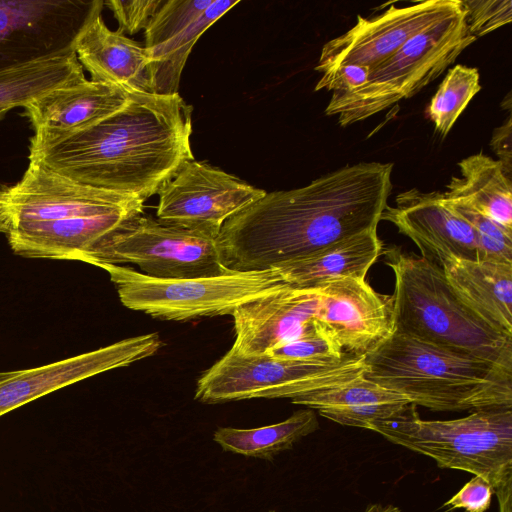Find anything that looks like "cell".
I'll list each match as a JSON object with an SVG mask.
<instances>
[{
  "instance_id": "obj_1",
  "label": "cell",
  "mask_w": 512,
  "mask_h": 512,
  "mask_svg": "<svg viewBox=\"0 0 512 512\" xmlns=\"http://www.w3.org/2000/svg\"><path fill=\"white\" fill-rule=\"evenodd\" d=\"M392 163L347 165L308 185L266 192L217 237L224 264L259 271L377 229L392 190Z\"/></svg>"
},
{
  "instance_id": "obj_2",
  "label": "cell",
  "mask_w": 512,
  "mask_h": 512,
  "mask_svg": "<svg viewBox=\"0 0 512 512\" xmlns=\"http://www.w3.org/2000/svg\"><path fill=\"white\" fill-rule=\"evenodd\" d=\"M193 107L178 94H131L119 111L82 131L29 143L28 160L79 183L144 202L188 161Z\"/></svg>"
},
{
  "instance_id": "obj_3",
  "label": "cell",
  "mask_w": 512,
  "mask_h": 512,
  "mask_svg": "<svg viewBox=\"0 0 512 512\" xmlns=\"http://www.w3.org/2000/svg\"><path fill=\"white\" fill-rule=\"evenodd\" d=\"M363 376L432 411L512 409V367L392 332Z\"/></svg>"
},
{
  "instance_id": "obj_4",
  "label": "cell",
  "mask_w": 512,
  "mask_h": 512,
  "mask_svg": "<svg viewBox=\"0 0 512 512\" xmlns=\"http://www.w3.org/2000/svg\"><path fill=\"white\" fill-rule=\"evenodd\" d=\"M382 254L395 277L393 332L512 367V337L465 306L438 263L399 246Z\"/></svg>"
},
{
  "instance_id": "obj_5",
  "label": "cell",
  "mask_w": 512,
  "mask_h": 512,
  "mask_svg": "<svg viewBox=\"0 0 512 512\" xmlns=\"http://www.w3.org/2000/svg\"><path fill=\"white\" fill-rule=\"evenodd\" d=\"M409 403L369 430L389 442L434 459L440 468L482 477L499 512H512V409L477 410L452 420H423Z\"/></svg>"
},
{
  "instance_id": "obj_6",
  "label": "cell",
  "mask_w": 512,
  "mask_h": 512,
  "mask_svg": "<svg viewBox=\"0 0 512 512\" xmlns=\"http://www.w3.org/2000/svg\"><path fill=\"white\" fill-rule=\"evenodd\" d=\"M476 38L461 7L411 37L388 59L371 69L367 82L350 93H334L326 115H338L345 127L410 98L440 76Z\"/></svg>"
},
{
  "instance_id": "obj_7",
  "label": "cell",
  "mask_w": 512,
  "mask_h": 512,
  "mask_svg": "<svg viewBox=\"0 0 512 512\" xmlns=\"http://www.w3.org/2000/svg\"><path fill=\"white\" fill-rule=\"evenodd\" d=\"M99 268L109 274L126 308L170 321L232 316L241 305L286 287L275 268L180 279L150 277L121 265Z\"/></svg>"
},
{
  "instance_id": "obj_8",
  "label": "cell",
  "mask_w": 512,
  "mask_h": 512,
  "mask_svg": "<svg viewBox=\"0 0 512 512\" xmlns=\"http://www.w3.org/2000/svg\"><path fill=\"white\" fill-rule=\"evenodd\" d=\"M365 355L332 363L242 355L231 348L198 379L195 399L208 404L255 398L293 399L362 376Z\"/></svg>"
},
{
  "instance_id": "obj_9",
  "label": "cell",
  "mask_w": 512,
  "mask_h": 512,
  "mask_svg": "<svg viewBox=\"0 0 512 512\" xmlns=\"http://www.w3.org/2000/svg\"><path fill=\"white\" fill-rule=\"evenodd\" d=\"M134 264L143 274L161 279L208 277L226 268L217 238L171 225L143 214L107 237L90 263Z\"/></svg>"
},
{
  "instance_id": "obj_10",
  "label": "cell",
  "mask_w": 512,
  "mask_h": 512,
  "mask_svg": "<svg viewBox=\"0 0 512 512\" xmlns=\"http://www.w3.org/2000/svg\"><path fill=\"white\" fill-rule=\"evenodd\" d=\"M143 210L144 201L134 195L79 183L36 161H29L19 181L0 185L3 235L25 223Z\"/></svg>"
},
{
  "instance_id": "obj_11",
  "label": "cell",
  "mask_w": 512,
  "mask_h": 512,
  "mask_svg": "<svg viewBox=\"0 0 512 512\" xmlns=\"http://www.w3.org/2000/svg\"><path fill=\"white\" fill-rule=\"evenodd\" d=\"M103 0H0V70L74 52Z\"/></svg>"
},
{
  "instance_id": "obj_12",
  "label": "cell",
  "mask_w": 512,
  "mask_h": 512,
  "mask_svg": "<svg viewBox=\"0 0 512 512\" xmlns=\"http://www.w3.org/2000/svg\"><path fill=\"white\" fill-rule=\"evenodd\" d=\"M266 194L206 162H186L159 191L157 219L217 238L224 223Z\"/></svg>"
},
{
  "instance_id": "obj_13",
  "label": "cell",
  "mask_w": 512,
  "mask_h": 512,
  "mask_svg": "<svg viewBox=\"0 0 512 512\" xmlns=\"http://www.w3.org/2000/svg\"><path fill=\"white\" fill-rule=\"evenodd\" d=\"M460 7V0H427L405 7L392 5L371 18L358 15L351 29L323 45L315 70L323 74L343 65L372 69Z\"/></svg>"
},
{
  "instance_id": "obj_14",
  "label": "cell",
  "mask_w": 512,
  "mask_h": 512,
  "mask_svg": "<svg viewBox=\"0 0 512 512\" xmlns=\"http://www.w3.org/2000/svg\"><path fill=\"white\" fill-rule=\"evenodd\" d=\"M162 346L158 333H148L34 368L1 371L0 417L76 382L148 358Z\"/></svg>"
},
{
  "instance_id": "obj_15",
  "label": "cell",
  "mask_w": 512,
  "mask_h": 512,
  "mask_svg": "<svg viewBox=\"0 0 512 512\" xmlns=\"http://www.w3.org/2000/svg\"><path fill=\"white\" fill-rule=\"evenodd\" d=\"M238 0H165L144 30L151 93L178 94L188 56L199 37Z\"/></svg>"
},
{
  "instance_id": "obj_16",
  "label": "cell",
  "mask_w": 512,
  "mask_h": 512,
  "mask_svg": "<svg viewBox=\"0 0 512 512\" xmlns=\"http://www.w3.org/2000/svg\"><path fill=\"white\" fill-rule=\"evenodd\" d=\"M322 290L323 286L285 287L241 305L232 314L235 340L231 349L242 355H261L300 338L323 335L318 323Z\"/></svg>"
},
{
  "instance_id": "obj_17",
  "label": "cell",
  "mask_w": 512,
  "mask_h": 512,
  "mask_svg": "<svg viewBox=\"0 0 512 512\" xmlns=\"http://www.w3.org/2000/svg\"><path fill=\"white\" fill-rule=\"evenodd\" d=\"M318 323L344 354L366 355L393 332V297L365 278L333 280L323 286Z\"/></svg>"
},
{
  "instance_id": "obj_18",
  "label": "cell",
  "mask_w": 512,
  "mask_h": 512,
  "mask_svg": "<svg viewBox=\"0 0 512 512\" xmlns=\"http://www.w3.org/2000/svg\"><path fill=\"white\" fill-rule=\"evenodd\" d=\"M394 224L410 238L421 256L440 265L447 258L479 260L474 229L448 204L443 193L416 188L398 194L381 219Z\"/></svg>"
},
{
  "instance_id": "obj_19",
  "label": "cell",
  "mask_w": 512,
  "mask_h": 512,
  "mask_svg": "<svg viewBox=\"0 0 512 512\" xmlns=\"http://www.w3.org/2000/svg\"><path fill=\"white\" fill-rule=\"evenodd\" d=\"M130 97L117 86L87 79L54 89L24 107L34 130L29 143L89 128L123 108Z\"/></svg>"
},
{
  "instance_id": "obj_20",
  "label": "cell",
  "mask_w": 512,
  "mask_h": 512,
  "mask_svg": "<svg viewBox=\"0 0 512 512\" xmlns=\"http://www.w3.org/2000/svg\"><path fill=\"white\" fill-rule=\"evenodd\" d=\"M141 214L127 211L25 223L11 229L4 236L12 252L24 258L90 263L94 251L107 237Z\"/></svg>"
},
{
  "instance_id": "obj_21",
  "label": "cell",
  "mask_w": 512,
  "mask_h": 512,
  "mask_svg": "<svg viewBox=\"0 0 512 512\" xmlns=\"http://www.w3.org/2000/svg\"><path fill=\"white\" fill-rule=\"evenodd\" d=\"M75 55L92 81L117 86L129 94L151 93L144 46L110 30L101 13L85 26L74 44Z\"/></svg>"
},
{
  "instance_id": "obj_22",
  "label": "cell",
  "mask_w": 512,
  "mask_h": 512,
  "mask_svg": "<svg viewBox=\"0 0 512 512\" xmlns=\"http://www.w3.org/2000/svg\"><path fill=\"white\" fill-rule=\"evenodd\" d=\"M440 266L465 306L512 337V263L447 258Z\"/></svg>"
},
{
  "instance_id": "obj_23",
  "label": "cell",
  "mask_w": 512,
  "mask_h": 512,
  "mask_svg": "<svg viewBox=\"0 0 512 512\" xmlns=\"http://www.w3.org/2000/svg\"><path fill=\"white\" fill-rule=\"evenodd\" d=\"M382 252L383 243L375 229L272 268L277 270L286 287L314 289L345 277L366 278Z\"/></svg>"
},
{
  "instance_id": "obj_24",
  "label": "cell",
  "mask_w": 512,
  "mask_h": 512,
  "mask_svg": "<svg viewBox=\"0 0 512 512\" xmlns=\"http://www.w3.org/2000/svg\"><path fill=\"white\" fill-rule=\"evenodd\" d=\"M293 404L317 410L321 416L340 425L369 429L410 403L402 395L381 387L363 375L331 388L291 399Z\"/></svg>"
},
{
  "instance_id": "obj_25",
  "label": "cell",
  "mask_w": 512,
  "mask_h": 512,
  "mask_svg": "<svg viewBox=\"0 0 512 512\" xmlns=\"http://www.w3.org/2000/svg\"><path fill=\"white\" fill-rule=\"evenodd\" d=\"M444 196L464 204L512 232V181L498 160L477 153L462 159Z\"/></svg>"
},
{
  "instance_id": "obj_26",
  "label": "cell",
  "mask_w": 512,
  "mask_h": 512,
  "mask_svg": "<svg viewBox=\"0 0 512 512\" xmlns=\"http://www.w3.org/2000/svg\"><path fill=\"white\" fill-rule=\"evenodd\" d=\"M84 79L75 52L0 70V109L24 108L54 89Z\"/></svg>"
},
{
  "instance_id": "obj_27",
  "label": "cell",
  "mask_w": 512,
  "mask_h": 512,
  "mask_svg": "<svg viewBox=\"0 0 512 512\" xmlns=\"http://www.w3.org/2000/svg\"><path fill=\"white\" fill-rule=\"evenodd\" d=\"M319 428L315 412L308 409L295 411L286 420L252 429L220 427L213 440L223 450L247 457L271 459L291 449L296 442Z\"/></svg>"
},
{
  "instance_id": "obj_28",
  "label": "cell",
  "mask_w": 512,
  "mask_h": 512,
  "mask_svg": "<svg viewBox=\"0 0 512 512\" xmlns=\"http://www.w3.org/2000/svg\"><path fill=\"white\" fill-rule=\"evenodd\" d=\"M479 72L461 64L449 69L427 106L435 130L445 137L472 98L481 90Z\"/></svg>"
},
{
  "instance_id": "obj_29",
  "label": "cell",
  "mask_w": 512,
  "mask_h": 512,
  "mask_svg": "<svg viewBox=\"0 0 512 512\" xmlns=\"http://www.w3.org/2000/svg\"><path fill=\"white\" fill-rule=\"evenodd\" d=\"M446 200L450 207L474 229L479 260L512 263V232L464 204L447 198Z\"/></svg>"
},
{
  "instance_id": "obj_30",
  "label": "cell",
  "mask_w": 512,
  "mask_h": 512,
  "mask_svg": "<svg viewBox=\"0 0 512 512\" xmlns=\"http://www.w3.org/2000/svg\"><path fill=\"white\" fill-rule=\"evenodd\" d=\"M468 31L476 39L512 21L511 0H460Z\"/></svg>"
},
{
  "instance_id": "obj_31",
  "label": "cell",
  "mask_w": 512,
  "mask_h": 512,
  "mask_svg": "<svg viewBox=\"0 0 512 512\" xmlns=\"http://www.w3.org/2000/svg\"><path fill=\"white\" fill-rule=\"evenodd\" d=\"M267 355L285 360H304L332 363L345 355L341 347L325 335L300 338L270 349Z\"/></svg>"
},
{
  "instance_id": "obj_32",
  "label": "cell",
  "mask_w": 512,
  "mask_h": 512,
  "mask_svg": "<svg viewBox=\"0 0 512 512\" xmlns=\"http://www.w3.org/2000/svg\"><path fill=\"white\" fill-rule=\"evenodd\" d=\"M165 0H108L104 1L118 22L117 31L136 34L145 30Z\"/></svg>"
},
{
  "instance_id": "obj_33",
  "label": "cell",
  "mask_w": 512,
  "mask_h": 512,
  "mask_svg": "<svg viewBox=\"0 0 512 512\" xmlns=\"http://www.w3.org/2000/svg\"><path fill=\"white\" fill-rule=\"evenodd\" d=\"M371 69L361 65H343L323 73L315 91L326 89L334 93H350L362 87L368 80Z\"/></svg>"
},
{
  "instance_id": "obj_34",
  "label": "cell",
  "mask_w": 512,
  "mask_h": 512,
  "mask_svg": "<svg viewBox=\"0 0 512 512\" xmlns=\"http://www.w3.org/2000/svg\"><path fill=\"white\" fill-rule=\"evenodd\" d=\"M494 494L492 486L482 477L473 476L444 506L463 508L466 512H485Z\"/></svg>"
},
{
  "instance_id": "obj_35",
  "label": "cell",
  "mask_w": 512,
  "mask_h": 512,
  "mask_svg": "<svg viewBox=\"0 0 512 512\" xmlns=\"http://www.w3.org/2000/svg\"><path fill=\"white\" fill-rule=\"evenodd\" d=\"M511 131V117L508 116L506 122L494 130L491 139V147L509 178H511L512 168Z\"/></svg>"
},
{
  "instance_id": "obj_36",
  "label": "cell",
  "mask_w": 512,
  "mask_h": 512,
  "mask_svg": "<svg viewBox=\"0 0 512 512\" xmlns=\"http://www.w3.org/2000/svg\"><path fill=\"white\" fill-rule=\"evenodd\" d=\"M363 512H401V510L393 504L370 503Z\"/></svg>"
},
{
  "instance_id": "obj_37",
  "label": "cell",
  "mask_w": 512,
  "mask_h": 512,
  "mask_svg": "<svg viewBox=\"0 0 512 512\" xmlns=\"http://www.w3.org/2000/svg\"><path fill=\"white\" fill-rule=\"evenodd\" d=\"M10 111V109H0V121L6 116V114Z\"/></svg>"
}]
</instances>
